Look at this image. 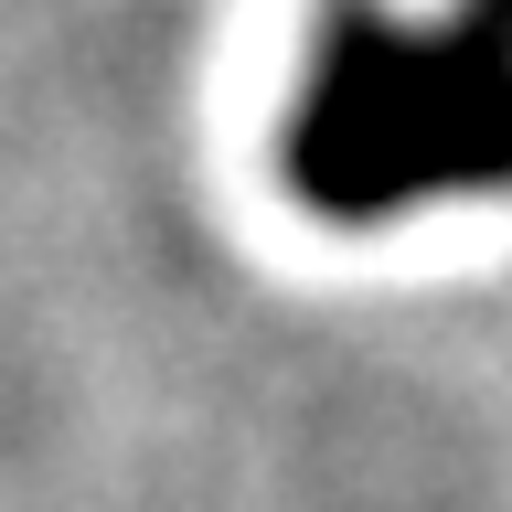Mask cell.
Segmentation results:
<instances>
[{
    "label": "cell",
    "instance_id": "cell-1",
    "mask_svg": "<svg viewBox=\"0 0 512 512\" xmlns=\"http://www.w3.org/2000/svg\"><path fill=\"white\" fill-rule=\"evenodd\" d=\"M278 182L342 235L512 192V0H320Z\"/></svg>",
    "mask_w": 512,
    "mask_h": 512
}]
</instances>
